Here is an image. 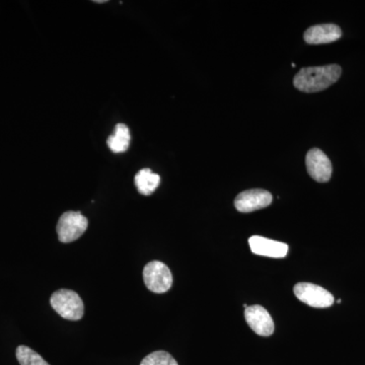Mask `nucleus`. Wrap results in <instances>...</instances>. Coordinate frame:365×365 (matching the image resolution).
Segmentation results:
<instances>
[{
  "instance_id": "nucleus-14",
  "label": "nucleus",
  "mask_w": 365,
  "mask_h": 365,
  "mask_svg": "<svg viewBox=\"0 0 365 365\" xmlns=\"http://www.w3.org/2000/svg\"><path fill=\"white\" fill-rule=\"evenodd\" d=\"M140 365H179L176 359L165 351L150 353L141 361Z\"/></svg>"
},
{
  "instance_id": "nucleus-7",
  "label": "nucleus",
  "mask_w": 365,
  "mask_h": 365,
  "mask_svg": "<svg viewBox=\"0 0 365 365\" xmlns=\"http://www.w3.org/2000/svg\"><path fill=\"white\" fill-rule=\"evenodd\" d=\"M307 170L314 181L326 182L332 177L333 165L325 153L319 148L309 150L306 158Z\"/></svg>"
},
{
  "instance_id": "nucleus-13",
  "label": "nucleus",
  "mask_w": 365,
  "mask_h": 365,
  "mask_svg": "<svg viewBox=\"0 0 365 365\" xmlns=\"http://www.w3.org/2000/svg\"><path fill=\"white\" fill-rule=\"evenodd\" d=\"M16 359L21 365H50L40 354L28 346L21 345L16 348Z\"/></svg>"
},
{
  "instance_id": "nucleus-10",
  "label": "nucleus",
  "mask_w": 365,
  "mask_h": 365,
  "mask_svg": "<svg viewBox=\"0 0 365 365\" xmlns=\"http://www.w3.org/2000/svg\"><path fill=\"white\" fill-rule=\"evenodd\" d=\"M249 245L254 254L270 258H284L288 252V246L284 242L274 241L260 235L250 237Z\"/></svg>"
},
{
  "instance_id": "nucleus-2",
  "label": "nucleus",
  "mask_w": 365,
  "mask_h": 365,
  "mask_svg": "<svg viewBox=\"0 0 365 365\" xmlns=\"http://www.w3.org/2000/svg\"><path fill=\"white\" fill-rule=\"evenodd\" d=\"M50 304L57 314L68 321H79L85 314L83 299L73 290H57L51 295Z\"/></svg>"
},
{
  "instance_id": "nucleus-5",
  "label": "nucleus",
  "mask_w": 365,
  "mask_h": 365,
  "mask_svg": "<svg viewBox=\"0 0 365 365\" xmlns=\"http://www.w3.org/2000/svg\"><path fill=\"white\" fill-rule=\"evenodd\" d=\"M295 297L312 307L325 309L333 306L334 297L325 288L313 284V283H297L294 288Z\"/></svg>"
},
{
  "instance_id": "nucleus-11",
  "label": "nucleus",
  "mask_w": 365,
  "mask_h": 365,
  "mask_svg": "<svg viewBox=\"0 0 365 365\" xmlns=\"http://www.w3.org/2000/svg\"><path fill=\"white\" fill-rule=\"evenodd\" d=\"M130 130L125 124H117L114 133L108 138L107 144L114 153H125L130 146Z\"/></svg>"
},
{
  "instance_id": "nucleus-6",
  "label": "nucleus",
  "mask_w": 365,
  "mask_h": 365,
  "mask_svg": "<svg viewBox=\"0 0 365 365\" xmlns=\"http://www.w3.org/2000/svg\"><path fill=\"white\" fill-rule=\"evenodd\" d=\"M272 200V195L266 190H247L235 197V206L240 212L249 213L268 207Z\"/></svg>"
},
{
  "instance_id": "nucleus-4",
  "label": "nucleus",
  "mask_w": 365,
  "mask_h": 365,
  "mask_svg": "<svg viewBox=\"0 0 365 365\" xmlns=\"http://www.w3.org/2000/svg\"><path fill=\"white\" fill-rule=\"evenodd\" d=\"M146 287L155 294H165L172 287L173 276L167 265L160 261L150 262L143 269Z\"/></svg>"
},
{
  "instance_id": "nucleus-8",
  "label": "nucleus",
  "mask_w": 365,
  "mask_h": 365,
  "mask_svg": "<svg viewBox=\"0 0 365 365\" xmlns=\"http://www.w3.org/2000/svg\"><path fill=\"white\" fill-rule=\"evenodd\" d=\"M245 319L250 328L262 337H269L274 333V322L267 309L262 306H251L245 309Z\"/></svg>"
},
{
  "instance_id": "nucleus-12",
  "label": "nucleus",
  "mask_w": 365,
  "mask_h": 365,
  "mask_svg": "<svg viewBox=\"0 0 365 365\" xmlns=\"http://www.w3.org/2000/svg\"><path fill=\"white\" fill-rule=\"evenodd\" d=\"M135 186L139 193L150 196L160 184V177L151 172L150 169H143L137 173L135 176Z\"/></svg>"
},
{
  "instance_id": "nucleus-3",
  "label": "nucleus",
  "mask_w": 365,
  "mask_h": 365,
  "mask_svg": "<svg viewBox=\"0 0 365 365\" xmlns=\"http://www.w3.org/2000/svg\"><path fill=\"white\" fill-rule=\"evenodd\" d=\"M88 227V220L79 211H67L60 216L56 232L59 241L68 244L78 240L85 234Z\"/></svg>"
},
{
  "instance_id": "nucleus-9",
  "label": "nucleus",
  "mask_w": 365,
  "mask_h": 365,
  "mask_svg": "<svg viewBox=\"0 0 365 365\" xmlns=\"http://www.w3.org/2000/svg\"><path fill=\"white\" fill-rule=\"evenodd\" d=\"M342 37V30L335 24H322L307 29L304 41L309 45L329 44Z\"/></svg>"
},
{
  "instance_id": "nucleus-1",
  "label": "nucleus",
  "mask_w": 365,
  "mask_h": 365,
  "mask_svg": "<svg viewBox=\"0 0 365 365\" xmlns=\"http://www.w3.org/2000/svg\"><path fill=\"white\" fill-rule=\"evenodd\" d=\"M342 74V68L337 64L307 67L300 69L294 78V85L304 93H317L334 85Z\"/></svg>"
},
{
  "instance_id": "nucleus-15",
  "label": "nucleus",
  "mask_w": 365,
  "mask_h": 365,
  "mask_svg": "<svg viewBox=\"0 0 365 365\" xmlns=\"http://www.w3.org/2000/svg\"><path fill=\"white\" fill-rule=\"evenodd\" d=\"M337 302H338V304H341V302H342V300H341V299H338V300H337Z\"/></svg>"
}]
</instances>
